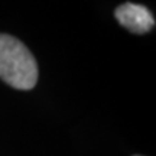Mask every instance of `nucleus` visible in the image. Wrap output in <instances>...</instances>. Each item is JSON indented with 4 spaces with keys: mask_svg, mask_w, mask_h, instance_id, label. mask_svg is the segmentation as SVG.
Segmentation results:
<instances>
[{
    "mask_svg": "<svg viewBox=\"0 0 156 156\" xmlns=\"http://www.w3.org/2000/svg\"><path fill=\"white\" fill-rule=\"evenodd\" d=\"M0 78L17 90H32L38 83V64L32 52L6 34H0Z\"/></svg>",
    "mask_w": 156,
    "mask_h": 156,
    "instance_id": "f257e3e1",
    "label": "nucleus"
},
{
    "mask_svg": "<svg viewBox=\"0 0 156 156\" xmlns=\"http://www.w3.org/2000/svg\"><path fill=\"white\" fill-rule=\"evenodd\" d=\"M114 17L123 28L136 35H145L155 28V17L143 5L123 3L114 10Z\"/></svg>",
    "mask_w": 156,
    "mask_h": 156,
    "instance_id": "f03ea898",
    "label": "nucleus"
},
{
    "mask_svg": "<svg viewBox=\"0 0 156 156\" xmlns=\"http://www.w3.org/2000/svg\"><path fill=\"white\" fill-rule=\"evenodd\" d=\"M134 156H140V155H134Z\"/></svg>",
    "mask_w": 156,
    "mask_h": 156,
    "instance_id": "7ed1b4c3",
    "label": "nucleus"
}]
</instances>
